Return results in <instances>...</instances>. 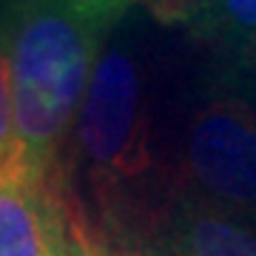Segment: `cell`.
I'll use <instances>...</instances> for the list:
<instances>
[{"label": "cell", "mask_w": 256, "mask_h": 256, "mask_svg": "<svg viewBox=\"0 0 256 256\" xmlns=\"http://www.w3.org/2000/svg\"><path fill=\"white\" fill-rule=\"evenodd\" d=\"M106 34L74 0H20L0 18L12 74V154L23 162L63 165Z\"/></svg>", "instance_id": "1"}, {"label": "cell", "mask_w": 256, "mask_h": 256, "mask_svg": "<svg viewBox=\"0 0 256 256\" xmlns=\"http://www.w3.org/2000/svg\"><path fill=\"white\" fill-rule=\"evenodd\" d=\"M14 3H20V0H0V18H3V14H6Z\"/></svg>", "instance_id": "8"}, {"label": "cell", "mask_w": 256, "mask_h": 256, "mask_svg": "<svg viewBox=\"0 0 256 256\" xmlns=\"http://www.w3.org/2000/svg\"><path fill=\"white\" fill-rule=\"evenodd\" d=\"M0 256H114L86 220L66 168L0 162Z\"/></svg>", "instance_id": "3"}, {"label": "cell", "mask_w": 256, "mask_h": 256, "mask_svg": "<svg viewBox=\"0 0 256 256\" xmlns=\"http://www.w3.org/2000/svg\"><path fill=\"white\" fill-rule=\"evenodd\" d=\"M72 134L74 156H66L63 168L68 174L80 171L102 214L120 222L128 214L131 194L154 174L142 77L128 48L100 52Z\"/></svg>", "instance_id": "2"}, {"label": "cell", "mask_w": 256, "mask_h": 256, "mask_svg": "<svg viewBox=\"0 0 256 256\" xmlns=\"http://www.w3.org/2000/svg\"><path fill=\"white\" fill-rule=\"evenodd\" d=\"M185 171L208 202L256 208V111L239 97H214L188 122Z\"/></svg>", "instance_id": "4"}, {"label": "cell", "mask_w": 256, "mask_h": 256, "mask_svg": "<svg viewBox=\"0 0 256 256\" xmlns=\"http://www.w3.org/2000/svg\"><path fill=\"white\" fill-rule=\"evenodd\" d=\"M146 6L225 54L256 57V0H148Z\"/></svg>", "instance_id": "5"}, {"label": "cell", "mask_w": 256, "mask_h": 256, "mask_svg": "<svg viewBox=\"0 0 256 256\" xmlns=\"http://www.w3.org/2000/svg\"><path fill=\"white\" fill-rule=\"evenodd\" d=\"M12 140H14V114H12V74L6 48L0 40V162L9 156Z\"/></svg>", "instance_id": "7"}, {"label": "cell", "mask_w": 256, "mask_h": 256, "mask_svg": "<svg viewBox=\"0 0 256 256\" xmlns=\"http://www.w3.org/2000/svg\"><path fill=\"white\" fill-rule=\"evenodd\" d=\"M168 256H256V230L208 200H182L171 216Z\"/></svg>", "instance_id": "6"}, {"label": "cell", "mask_w": 256, "mask_h": 256, "mask_svg": "<svg viewBox=\"0 0 256 256\" xmlns=\"http://www.w3.org/2000/svg\"><path fill=\"white\" fill-rule=\"evenodd\" d=\"M142 3H148V0H142Z\"/></svg>", "instance_id": "9"}]
</instances>
